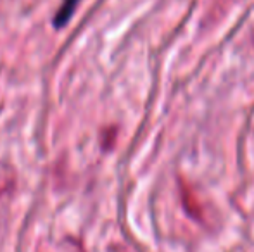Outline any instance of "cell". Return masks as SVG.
I'll use <instances>...</instances> for the list:
<instances>
[{"label":"cell","mask_w":254,"mask_h":252,"mask_svg":"<svg viewBox=\"0 0 254 252\" xmlns=\"http://www.w3.org/2000/svg\"><path fill=\"white\" fill-rule=\"evenodd\" d=\"M76 3H78V0H64L63 7H61L59 12H57V16H56V21H54L56 26H64V24H66V21L71 17Z\"/></svg>","instance_id":"cell-1"}]
</instances>
